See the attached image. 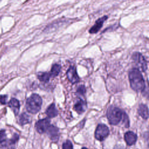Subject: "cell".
<instances>
[{"label":"cell","mask_w":149,"mask_h":149,"mask_svg":"<svg viewBox=\"0 0 149 149\" xmlns=\"http://www.w3.org/2000/svg\"><path fill=\"white\" fill-rule=\"evenodd\" d=\"M66 76L70 82L72 84L77 83L79 81L80 78L77 73L76 69L74 66H70L66 72Z\"/></svg>","instance_id":"ba28073f"},{"label":"cell","mask_w":149,"mask_h":149,"mask_svg":"<svg viewBox=\"0 0 149 149\" xmlns=\"http://www.w3.org/2000/svg\"><path fill=\"white\" fill-rule=\"evenodd\" d=\"M137 136L136 133L132 131H128L124 134V139L127 146L134 144L137 141Z\"/></svg>","instance_id":"8fae6325"},{"label":"cell","mask_w":149,"mask_h":149,"mask_svg":"<svg viewBox=\"0 0 149 149\" xmlns=\"http://www.w3.org/2000/svg\"><path fill=\"white\" fill-rule=\"evenodd\" d=\"M42 101L41 97L37 94H32L26 100V108L27 111L32 114L38 112L42 106Z\"/></svg>","instance_id":"3957f363"},{"label":"cell","mask_w":149,"mask_h":149,"mask_svg":"<svg viewBox=\"0 0 149 149\" xmlns=\"http://www.w3.org/2000/svg\"><path fill=\"white\" fill-rule=\"evenodd\" d=\"M8 106L12 109L15 115H17L19 113L20 109V103L17 99L15 98H11L8 102Z\"/></svg>","instance_id":"7c38bea8"},{"label":"cell","mask_w":149,"mask_h":149,"mask_svg":"<svg viewBox=\"0 0 149 149\" xmlns=\"http://www.w3.org/2000/svg\"><path fill=\"white\" fill-rule=\"evenodd\" d=\"M45 132L52 142L56 143L58 141L59 137V129L56 126L50 125Z\"/></svg>","instance_id":"52a82bcc"},{"label":"cell","mask_w":149,"mask_h":149,"mask_svg":"<svg viewBox=\"0 0 149 149\" xmlns=\"http://www.w3.org/2000/svg\"><path fill=\"white\" fill-rule=\"evenodd\" d=\"M62 149H73L72 142L68 140L65 141L62 144Z\"/></svg>","instance_id":"d6986e66"},{"label":"cell","mask_w":149,"mask_h":149,"mask_svg":"<svg viewBox=\"0 0 149 149\" xmlns=\"http://www.w3.org/2000/svg\"><path fill=\"white\" fill-rule=\"evenodd\" d=\"M19 122L21 125H24L30 122V116L25 112L22 113L19 118Z\"/></svg>","instance_id":"e0dca14e"},{"label":"cell","mask_w":149,"mask_h":149,"mask_svg":"<svg viewBox=\"0 0 149 149\" xmlns=\"http://www.w3.org/2000/svg\"><path fill=\"white\" fill-rule=\"evenodd\" d=\"M8 99L6 95H0V103L2 104H6Z\"/></svg>","instance_id":"44dd1931"},{"label":"cell","mask_w":149,"mask_h":149,"mask_svg":"<svg viewBox=\"0 0 149 149\" xmlns=\"http://www.w3.org/2000/svg\"><path fill=\"white\" fill-rule=\"evenodd\" d=\"M86 93V88L84 87V85H81L80 86L77 90H76V93L79 95H81V96H84Z\"/></svg>","instance_id":"ffe728a7"},{"label":"cell","mask_w":149,"mask_h":149,"mask_svg":"<svg viewBox=\"0 0 149 149\" xmlns=\"http://www.w3.org/2000/svg\"><path fill=\"white\" fill-rule=\"evenodd\" d=\"M0 143L2 145H6V135L5 130L0 131Z\"/></svg>","instance_id":"ac0fdd59"},{"label":"cell","mask_w":149,"mask_h":149,"mask_svg":"<svg viewBox=\"0 0 149 149\" xmlns=\"http://www.w3.org/2000/svg\"><path fill=\"white\" fill-rule=\"evenodd\" d=\"M9 149H15V147L13 146H11L9 147Z\"/></svg>","instance_id":"7402d4cb"},{"label":"cell","mask_w":149,"mask_h":149,"mask_svg":"<svg viewBox=\"0 0 149 149\" xmlns=\"http://www.w3.org/2000/svg\"><path fill=\"white\" fill-rule=\"evenodd\" d=\"M61 70V66L59 64L55 63L52 65L50 72H49L51 77H56L60 73Z\"/></svg>","instance_id":"9a60e30c"},{"label":"cell","mask_w":149,"mask_h":149,"mask_svg":"<svg viewBox=\"0 0 149 149\" xmlns=\"http://www.w3.org/2000/svg\"><path fill=\"white\" fill-rule=\"evenodd\" d=\"M38 79L43 83H47L49 81V79L51 78L50 74L49 72H39L37 74Z\"/></svg>","instance_id":"2e32d148"},{"label":"cell","mask_w":149,"mask_h":149,"mask_svg":"<svg viewBox=\"0 0 149 149\" xmlns=\"http://www.w3.org/2000/svg\"><path fill=\"white\" fill-rule=\"evenodd\" d=\"M81 149H88V148H86V147H83Z\"/></svg>","instance_id":"603a6c76"},{"label":"cell","mask_w":149,"mask_h":149,"mask_svg":"<svg viewBox=\"0 0 149 149\" xmlns=\"http://www.w3.org/2000/svg\"><path fill=\"white\" fill-rule=\"evenodd\" d=\"M126 113L120 108L111 105L107 111V118L111 125H116L123 119Z\"/></svg>","instance_id":"7a4b0ae2"},{"label":"cell","mask_w":149,"mask_h":149,"mask_svg":"<svg viewBox=\"0 0 149 149\" xmlns=\"http://www.w3.org/2000/svg\"><path fill=\"white\" fill-rule=\"evenodd\" d=\"M137 112L139 115L144 119L147 120L148 118V107L146 104H140L139 105Z\"/></svg>","instance_id":"5bb4252c"},{"label":"cell","mask_w":149,"mask_h":149,"mask_svg":"<svg viewBox=\"0 0 149 149\" xmlns=\"http://www.w3.org/2000/svg\"><path fill=\"white\" fill-rule=\"evenodd\" d=\"M108 19L107 16H104L100 18H99L98 20H96L95 24L94 26H93L91 29L89 30V33L90 34H95L97 33L102 27L103 26V24L104 22Z\"/></svg>","instance_id":"30bf717a"},{"label":"cell","mask_w":149,"mask_h":149,"mask_svg":"<svg viewBox=\"0 0 149 149\" xmlns=\"http://www.w3.org/2000/svg\"><path fill=\"white\" fill-rule=\"evenodd\" d=\"M129 80L131 88L136 92H142L145 90L146 84L141 71L137 68H133L129 72Z\"/></svg>","instance_id":"6da1fadb"},{"label":"cell","mask_w":149,"mask_h":149,"mask_svg":"<svg viewBox=\"0 0 149 149\" xmlns=\"http://www.w3.org/2000/svg\"><path fill=\"white\" fill-rule=\"evenodd\" d=\"M45 113L48 118H53L56 117L58 114V111L55 107L54 103L50 104L46 109Z\"/></svg>","instance_id":"4fadbf2b"},{"label":"cell","mask_w":149,"mask_h":149,"mask_svg":"<svg viewBox=\"0 0 149 149\" xmlns=\"http://www.w3.org/2000/svg\"><path fill=\"white\" fill-rule=\"evenodd\" d=\"M109 133V128L107 125L103 123H100L97 125L94 136L95 139L99 141H102L106 139Z\"/></svg>","instance_id":"5b68a950"},{"label":"cell","mask_w":149,"mask_h":149,"mask_svg":"<svg viewBox=\"0 0 149 149\" xmlns=\"http://www.w3.org/2000/svg\"><path fill=\"white\" fill-rule=\"evenodd\" d=\"M50 119L48 118H45L42 119L38 120L35 124V127L36 130L40 134L45 133L47 129L50 125Z\"/></svg>","instance_id":"8992f818"},{"label":"cell","mask_w":149,"mask_h":149,"mask_svg":"<svg viewBox=\"0 0 149 149\" xmlns=\"http://www.w3.org/2000/svg\"><path fill=\"white\" fill-rule=\"evenodd\" d=\"M132 58L137 67L136 68L142 72L146 71L147 69V62L141 53L137 52L133 53Z\"/></svg>","instance_id":"277c9868"},{"label":"cell","mask_w":149,"mask_h":149,"mask_svg":"<svg viewBox=\"0 0 149 149\" xmlns=\"http://www.w3.org/2000/svg\"><path fill=\"white\" fill-rule=\"evenodd\" d=\"M87 108V104L85 100L79 97L75 101L73 109L79 115L84 113Z\"/></svg>","instance_id":"9c48e42d"}]
</instances>
